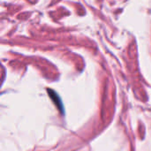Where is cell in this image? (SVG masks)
Here are the masks:
<instances>
[{
    "label": "cell",
    "mask_w": 151,
    "mask_h": 151,
    "mask_svg": "<svg viewBox=\"0 0 151 151\" xmlns=\"http://www.w3.org/2000/svg\"><path fill=\"white\" fill-rule=\"evenodd\" d=\"M49 94L50 95V96L53 98V100H54V102H56V104H57V106L58 107V109L60 110V111H62V105H61V101L59 100V97L58 96V95L57 94H55L54 93V95H52V92H51V90H49Z\"/></svg>",
    "instance_id": "6da1fadb"
}]
</instances>
